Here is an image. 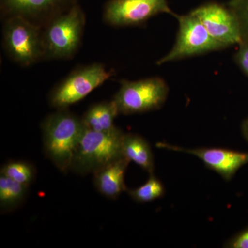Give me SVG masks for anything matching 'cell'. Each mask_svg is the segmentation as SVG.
Segmentation results:
<instances>
[{"mask_svg":"<svg viewBox=\"0 0 248 248\" xmlns=\"http://www.w3.org/2000/svg\"><path fill=\"white\" fill-rule=\"evenodd\" d=\"M85 126L68 108L57 109L41 124L46 157L63 173L71 170L77 145Z\"/></svg>","mask_w":248,"mask_h":248,"instance_id":"cell-1","label":"cell"},{"mask_svg":"<svg viewBox=\"0 0 248 248\" xmlns=\"http://www.w3.org/2000/svg\"><path fill=\"white\" fill-rule=\"evenodd\" d=\"M124 132L117 126L110 131L96 132L85 127L77 145L71 170L87 175L122 157Z\"/></svg>","mask_w":248,"mask_h":248,"instance_id":"cell-2","label":"cell"},{"mask_svg":"<svg viewBox=\"0 0 248 248\" xmlns=\"http://www.w3.org/2000/svg\"><path fill=\"white\" fill-rule=\"evenodd\" d=\"M86 18L79 4L43 28L44 60H70L81 46Z\"/></svg>","mask_w":248,"mask_h":248,"instance_id":"cell-3","label":"cell"},{"mask_svg":"<svg viewBox=\"0 0 248 248\" xmlns=\"http://www.w3.org/2000/svg\"><path fill=\"white\" fill-rule=\"evenodd\" d=\"M43 28L21 16L4 19L3 47L13 61L29 66L45 59Z\"/></svg>","mask_w":248,"mask_h":248,"instance_id":"cell-4","label":"cell"},{"mask_svg":"<svg viewBox=\"0 0 248 248\" xmlns=\"http://www.w3.org/2000/svg\"><path fill=\"white\" fill-rule=\"evenodd\" d=\"M101 63L77 67L49 93L48 103L56 109L68 108L115 76Z\"/></svg>","mask_w":248,"mask_h":248,"instance_id":"cell-5","label":"cell"},{"mask_svg":"<svg viewBox=\"0 0 248 248\" xmlns=\"http://www.w3.org/2000/svg\"><path fill=\"white\" fill-rule=\"evenodd\" d=\"M169 89L162 78L154 77L138 81H120L113 99L122 115L141 114L157 110L164 105Z\"/></svg>","mask_w":248,"mask_h":248,"instance_id":"cell-6","label":"cell"},{"mask_svg":"<svg viewBox=\"0 0 248 248\" xmlns=\"http://www.w3.org/2000/svg\"><path fill=\"white\" fill-rule=\"evenodd\" d=\"M175 17L179 22L175 44L169 53L156 62V65L225 48L214 40L200 19L191 13L184 16L177 15Z\"/></svg>","mask_w":248,"mask_h":248,"instance_id":"cell-7","label":"cell"},{"mask_svg":"<svg viewBox=\"0 0 248 248\" xmlns=\"http://www.w3.org/2000/svg\"><path fill=\"white\" fill-rule=\"evenodd\" d=\"M160 14L177 16L167 0H108L103 9V19L112 27H135Z\"/></svg>","mask_w":248,"mask_h":248,"instance_id":"cell-8","label":"cell"},{"mask_svg":"<svg viewBox=\"0 0 248 248\" xmlns=\"http://www.w3.org/2000/svg\"><path fill=\"white\" fill-rule=\"evenodd\" d=\"M205 28L210 35L223 46L241 44L244 40L239 18L231 10L211 3L191 11Z\"/></svg>","mask_w":248,"mask_h":248,"instance_id":"cell-9","label":"cell"},{"mask_svg":"<svg viewBox=\"0 0 248 248\" xmlns=\"http://www.w3.org/2000/svg\"><path fill=\"white\" fill-rule=\"evenodd\" d=\"M77 4L78 0H0V9L4 19L21 16L45 28Z\"/></svg>","mask_w":248,"mask_h":248,"instance_id":"cell-10","label":"cell"},{"mask_svg":"<svg viewBox=\"0 0 248 248\" xmlns=\"http://www.w3.org/2000/svg\"><path fill=\"white\" fill-rule=\"evenodd\" d=\"M156 146L169 151L182 152L202 160L208 169L215 171L226 181H231L236 172L248 164V153L217 148L188 149L169 143H156Z\"/></svg>","mask_w":248,"mask_h":248,"instance_id":"cell-11","label":"cell"},{"mask_svg":"<svg viewBox=\"0 0 248 248\" xmlns=\"http://www.w3.org/2000/svg\"><path fill=\"white\" fill-rule=\"evenodd\" d=\"M130 163L122 156L93 173V184L98 192L107 198L115 200L127 191L125 174Z\"/></svg>","mask_w":248,"mask_h":248,"instance_id":"cell-12","label":"cell"},{"mask_svg":"<svg viewBox=\"0 0 248 248\" xmlns=\"http://www.w3.org/2000/svg\"><path fill=\"white\" fill-rule=\"evenodd\" d=\"M124 157L135 163L149 174H154V155L148 141L138 134L124 133L122 141Z\"/></svg>","mask_w":248,"mask_h":248,"instance_id":"cell-13","label":"cell"},{"mask_svg":"<svg viewBox=\"0 0 248 248\" xmlns=\"http://www.w3.org/2000/svg\"><path fill=\"white\" fill-rule=\"evenodd\" d=\"M120 115L113 99L93 104L81 117L86 128L96 132L110 131L115 128V120Z\"/></svg>","mask_w":248,"mask_h":248,"instance_id":"cell-14","label":"cell"},{"mask_svg":"<svg viewBox=\"0 0 248 248\" xmlns=\"http://www.w3.org/2000/svg\"><path fill=\"white\" fill-rule=\"evenodd\" d=\"M29 186L15 182L0 174V212L10 213L19 208L25 202Z\"/></svg>","mask_w":248,"mask_h":248,"instance_id":"cell-15","label":"cell"},{"mask_svg":"<svg viewBox=\"0 0 248 248\" xmlns=\"http://www.w3.org/2000/svg\"><path fill=\"white\" fill-rule=\"evenodd\" d=\"M0 174L23 185L30 186L35 181L37 170L29 161L9 160L1 166Z\"/></svg>","mask_w":248,"mask_h":248,"instance_id":"cell-16","label":"cell"},{"mask_svg":"<svg viewBox=\"0 0 248 248\" xmlns=\"http://www.w3.org/2000/svg\"><path fill=\"white\" fill-rule=\"evenodd\" d=\"M126 192L138 203H149L162 197L164 195L165 187L162 182L154 174H152L144 184L138 188L128 189Z\"/></svg>","mask_w":248,"mask_h":248,"instance_id":"cell-17","label":"cell"},{"mask_svg":"<svg viewBox=\"0 0 248 248\" xmlns=\"http://www.w3.org/2000/svg\"><path fill=\"white\" fill-rule=\"evenodd\" d=\"M225 248H248V228L227 241Z\"/></svg>","mask_w":248,"mask_h":248,"instance_id":"cell-18","label":"cell"},{"mask_svg":"<svg viewBox=\"0 0 248 248\" xmlns=\"http://www.w3.org/2000/svg\"><path fill=\"white\" fill-rule=\"evenodd\" d=\"M239 52L235 55L236 63L248 76V43L241 44Z\"/></svg>","mask_w":248,"mask_h":248,"instance_id":"cell-19","label":"cell"},{"mask_svg":"<svg viewBox=\"0 0 248 248\" xmlns=\"http://www.w3.org/2000/svg\"><path fill=\"white\" fill-rule=\"evenodd\" d=\"M239 1H241V0H239ZM235 2H236V1H235ZM235 7H236V6H235ZM235 14H236V13H235ZM236 14V16H238L240 24H241L243 35H244V32H245L248 37V0H246L243 6H241V7L240 6L239 14Z\"/></svg>","mask_w":248,"mask_h":248,"instance_id":"cell-20","label":"cell"},{"mask_svg":"<svg viewBox=\"0 0 248 248\" xmlns=\"http://www.w3.org/2000/svg\"><path fill=\"white\" fill-rule=\"evenodd\" d=\"M242 133L246 141L248 142V119L242 124Z\"/></svg>","mask_w":248,"mask_h":248,"instance_id":"cell-21","label":"cell"},{"mask_svg":"<svg viewBox=\"0 0 248 248\" xmlns=\"http://www.w3.org/2000/svg\"><path fill=\"white\" fill-rule=\"evenodd\" d=\"M239 1V0H232L231 2H235V1Z\"/></svg>","mask_w":248,"mask_h":248,"instance_id":"cell-22","label":"cell"}]
</instances>
